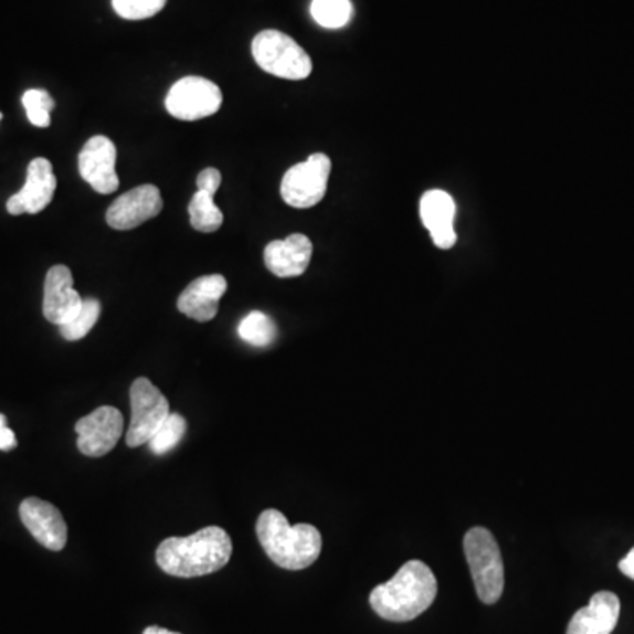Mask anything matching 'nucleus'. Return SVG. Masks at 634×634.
<instances>
[{
  "instance_id": "obj_15",
  "label": "nucleus",
  "mask_w": 634,
  "mask_h": 634,
  "mask_svg": "<svg viewBox=\"0 0 634 634\" xmlns=\"http://www.w3.org/2000/svg\"><path fill=\"white\" fill-rule=\"evenodd\" d=\"M226 289L228 281L224 275H204L194 278L179 296L177 307L183 316L191 317L194 321H212L213 317L218 316L219 302Z\"/></svg>"
},
{
  "instance_id": "obj_16",
  "label": "nucleus",
  "mask_w": 634,
  "mask_h": 634,
  "mask_svg": "<svg viewBox=\"0 0 634 634\" xmlns=\"http://www.w3.org/2000/svg\"><path fill=\"white\" fill-rule=\"evenodd\" d=\"M313 242L305 235H292L274 240L265 247V265L281 278L300 277L313 260Z\"/></svg>"
},
{
  "instance_id": "obj_2",
  "label": "nucleus",
  "mask_w": 634,
  "mask_h": 634,
  "mask_svg": "<svg viewBox=\"0 0 634 634\" xmlns=\"http://www.w3.org/2000/svg\"><path fill=\"white\" fill-rule=\"evenodd\" d=\"M437 598V578L422 561L405 562L395 577L370 592V606L390 622H409L431 609Z\"/></svg>"
},
{
  "instance_id": "obj_22",
  "label": "nucleus",
  "mask_w": 634,
  "mask_h": 634,
  "mask_svg": "<svg viewBox=\"0 0 634 634\" xmlns=\"http://www.w3.org/2000/svg\"><path fill=\"white\" fill-rule=\"evenodd\" d=\"M186 432H188L186 418L182 414L171 413L168 420L159 426V431L154 434L152 440L148 441V447L154 455H166L175 446H179Z\"/></svg>"
},
{
  "instance_id": "obj_17",
  "label": "nucleus",
  "mask_w": 634,
  "mask_h": 634,
  "mask_svg": "<svg viewBox=\"0 0 634 634\" xmlns=\"http://www.w3.org/2000/svg\"><path fill=\"white\" fill-rule=\"evenodd\" d=\"M456 204L446 191L425 192L420 201V215L426 230L431 231L435 247L452 249L456 244L455 222Z\"/></svg>"
},
{
  "instance_id": "obj_4",
  "label": "nucleus",
  "mask_w": 634,
  "mask_h": 634,
  "mask_svg": "<svg viewBox=\"0 0 634 634\" xmlns=\"http://www.w3.org/2000/svg\"><path fill=\"white\" fill-rule=\"evenodd\" d=\"M464 552L479 601L496 604L505 592V562L490 530L473 527L464 536Z\"/></svg>"
},
{
  "instance_id": "obj_23",
  "label": "nucleus",
  "mask_w": 634,
  "mask_h": 634,
  "mask_svg": "<svg viewBox=\"0 0 634 634\" xmlns=\"http://www.w3.org/2000/svg\"><path fill=\"white\" fill-rule=\"evenodd\" d=\"M101 317V304L96 298H88V300H83L82 309L76 316L71 319L70 323L59 326L62 337L70 342H76V340H82L83 337H87L88 331L94 328Z\"/></svg>"
},
{
  "instance_id": "obj_19",
  "label": "nucleus",
  "mask_w": 634,
  "mask_h": 634,
  "mask_svg": "<svg viewBox=\"0 0 634 634\" xmlns=\"http://www.w3.org/2000/svg\"><path fill=\"white\" fill-rule=\"evenodd\" d=\"M213 196L210 192L196 191L192 196L191 203H189V218H191V226L201 233H213L222 226L224 215L219 209Z\"/></svg>"
},
{
  "instance_id": "obj_29",
  "label": "nucleus",
  "mask_w": 634,
  "mask_h": 634,
  "mask_svg": "<svg viewBox=\"0 0 634 634\" xmlns=\"http://www.w3.org/2000/svg\"><path fill=\"white\" fill-rule=\"evenodd\" d=\"M144 634H180V633H173V631L162 630V627L159 626H150L144 631Z\"/></svg>"
},
{
  "instance_id": "obj_27",
  "label": "nucleus",
  "mask_w": 634,
  "mask_h": 634,
  "mask_svg": "<svg viewBox=\"0 0 634 634\" xmlns=\"http://www.w3.org/2000/svg\"><path fill=\"white\" fill-rule=\"evenodd\" d=\"M17 435H14V432L8 429V426H2V429H0V450H2V452H9V450L17 447Z\"/></svg>"
},
{
  "instance_id": "obj_5",
  "label": "nucleus",
  "mask_w": 634,
  "mask_h": 634,
  "mask_svg": "<svg viewBox=\"0 0 634 634\" xmlns=\"http://www.w3.org/2000/svg\"><path fill=\"white\" fill-rule=\"evenodd\" d=\"M253 57L261 70L277 78L305 80L313 73L309 53L284 32H260L253 41Z\"/></svg>"
},
{
  "instance_id": "obj_3",
  "label": "nucleus",
  "mask_w": 634,
  "mask_h": 634,
  "mask_svg": "<svg viewBox=\"0 0 634 634\" xmlns=\"http://www.w3.org/2000/svg\"><path fill=\"white\" fill-rule=\"evenodd\" d=\"M256 535L270 561L278 568L300 571L309 568L321 553V532L310 524L289 526L278 509H265L256 521Z\"/></svg>"
},
{
  "instance_id": "obj_31",
  "label": "nucleus",
  "mask_w": 634,
  "mask_h": 634,
  "mask_svg": "<svg viewBox=\"0 0 634 634\" xmlns=\"http://www.w3.org/2000/svg\"><path fill=\"white\" fill-rule=\"evenodd\" d=\"M0 120H2V114H0Z\"/></svg>"
},
{
  "instance_id": "obj_28",
  "label": "nucleus",
  "mask_w": 634,
  "mask_h": 634,
  "mask_svg": "<svg viewBox=\"0 0 634 634\" xmlns=\"http://www.w3.org/2000/svg\"><path fill=\"white\" fill-rule=\"evenodd\" d=\"M619 570L626 574L627 578H631V580H634V548L622 559Z\"/></svg>"
},
{
  "instance_id": "obj_21",
  "label": "nucleus",
  "mask_w": 634,
  "mask_h": 634,
  "mask_svg": "<svg viewBox=\"0 0 634 634\" xmlns=\"http://www.w3.org/2000/svg\"><path fill=\"white\" fill-rule=\"evenodd\" d=\"M310 14L325 29H342L351 22V0H313Z\"/></svg>"
},
{
  "instance_id": "obj_10",
  "label": "nucleus",
  "mask_w": 634,
  "mask_h": 634,
  "mask_svg": "<svg viewBox=\"0 0 634 634\" xmlns=\"http://www.w3.org/2000/svg\"><path fill=\"white\" fill-rule=\"evenodd\" d=\"M117 148L106 136H94L88 139L78 156V170L82 179L99 194H112L117 191Z\"/></svg>"
},
{
  "instance_id": "obj_30",
  "label": "nucleus",
  "mask_w": 634,
  "mask_h": 634,
  "mask_svg": "<svg viewBox=\"0 0 634 634\" xmlns=\"http://www.w3.org/2000/svg\"><path fill=\"white\" fill-rule=\"evenodd\" d=\"M6 423H8V420H6L4 414H0V429H2V426H8Z\"/></svg>"
},
{
  "instance_id": "obj_8",
  "label": "nucleus",
  "mask_w": 634,
  "mask_h": 634,
  "mask_svg": "<svg viewBox=\"0 0 634 634\" xmlns=\"http://www.w3.org/2000/svg\"><path fill=\"white\" fill-rule=\"evenodd\" d=\"M165 105L171 117L192 123L218 114L222 105V92L210 80L186 76L170 88Z\"/></svg>"
},
{
  "instance_id": "obj_14",
  "label": "nucleus",
  "mask_w": 634,
  "mask_h": 634,
  "mask_svg": "<svg viewBox=\"0 0 634 634\" xmlns=\"http://www.w3.org/2000/svg\"><path fill=\"white\" fill-rule=\"evenodd\" d=\"M73 284L67 266L55 265L49 270L44 278L43 314L52 325L70 323L82 309L83 298Z\"/></svg>"
},
{
  "instance_id": "obj_6",
  "label": "nucleus",
  "mask_w": 634,
  "mask_h": 634,
  "mask_svg": "<svg viewBox=\"0 0 634 634\" xmlns=\"http://www.w3.org/2000/svg\"><path fill=\"white\" fill-rule=\"evenodd\" d=\"M130 397V425L126 434L129 447L148 444L159 426L170 416V402L162 395L159 388L147 378H138L133 382Z\"/></svg>"
},
{
  "instance_id": "obj_24",
  "label": "nucleus",
  "mask_w": 634,
  "mask_h": 634,
  "mask_svg": "<svg viewBox=\"0 0 634 634\" xmlns=\"http://www.w3.org/2000/svg\"><path fill=\"white\" fill-rule=\"evenodd\" d=\"M22 103L25 106L27 118L31 120L32 126H50V123H52L50 112L55 108V101H53L49 92L41 91V88H31V91H27L23 94Z\"/></svg>"
},
{
  "instance_id": "obj_20",
  "label": "nucleus",
  "mask_w": 634,
  "mask_h": 634,
  "mask_svg": "<svg viewBox=\"0 0 634 634\" xmlns=\"http://www.w3.org/2000/svg\"><path fill=\"white\" fill-rule=\"evenodd\" d=\"M239 335L240 339L245 340L251 346L266 348L277 337V326H275L272 317L266 316L265 313H260V310H254L240 323Z\"/></svg>"
},
{
  "instance_id": "obj_7",
  "label": "nucleus",
  "mask_w": 634,
  "mask_h": 634,
  "mask_svg": "<svg viewBox=\"0 0 634 634\" xmlns=\"http://www.w3.org/2000/svg\"><path fill=\"white\" fill-rule=\"evenodd\" d=\"M330 173V157L313 154L307 161L286 171L281 182V196L293 209H313L325 198Z\"/></svg>"
},
{
  "instance_id": "obj_12",
  "label": "nucleus",
  "mask_w": 634,
  "mask_h": 634,
  "mask_svg": "<svg viewBox=\"0 0 634 634\" xmlns=\"http://www.w3.org/2000/svg\"><path fill=\"white\" fill-rule=\"evenodd\" d=\"M57 189V179L53 175V166L49 159L38 157L27 168V180L22 191L11 196L6 209L11 215L43 212L52 203L53 194Z\"/></svg>"
},
{
  "instance_id": "obj_9",
  "label": "nucleus",
  "mask_w": 634,
  "mask_h": 634,
  "mask_svg": "<svg viewBox=\"0 0 634 634\" xmlns=\"http://www.w3.org/2000/svg\"><path fill=\"white\" fill-rule=\"evenodd\" d=\"M78 434V450L85 456H105L117 446L124 434V416L117 408L103 405L82 418L74 426Z\"/></svg>"
},
{
  "instance_id": "obj_26",
  "label": "nucleus",
  "mask_w": 634,
  "mask_h": 634,
  "mask_svg": "<svg viewBox=\"0 0 634 634\" xmlns=\"http://www.w3.org/2000/svg\"><path fill=\"white\" fill-rule=\"evenodd\" d=\"M222 175L215 168H207L198 175V191L210 192L215 194L221 188Z\"/></svg>"
},
{
  "instance_id": "obj_1",
  "label": "nucleus",
  "mask_w": 634,
  "mask_h": 634,
  "mask_svg": "<svg viewBox=\"0 0 634 634\" xmlns=\"http://www.w3.org/2000/svg\"><path fill=\"white\" fill-rule=\"evenodd\" d=\"M233 543L221 527H204L186 538H168L156 552L157 566L179 578L218 573L230 562Z\"/></svg>"
},
{
  "instance_id": "obj_11",
  "label": "nucleus",
  "mask_w": 634,
  "mask_h": 634,
  "mask_svg": "<svg viewBox=\"0 0 634 634\" xmlns=\"http://www.w3.org/2000/svg\"><path fill=\"white\" fill-rule=\"evenodd\" d=\"M161 210V191L152 183H145L120 196L106 212V222L114 230H135L150 219L157 218Z\"/></svg>"
},
{
  "instance_id": "obj_18",
  "label": "nucleus",
  "mask_w": 634,
  "mask_h": 634,
  "mask_svg": "<svg viewBox=\"0 0 634 634\" xmlns=\"http://www.w3.org/2000/svg\"><path fill=\"white\" fill-rule=\"evenodd\" d=\"M621 617V600L613 592H595L585 609L578 610L566 634H612Z\"/></svg>"
},
{
  "instance_id": "obj_13",
  "label": "nucleus",
  "mask_w": 634,
  "mask_h": 634,
  "mask_svg": "<svg viewBox=\"0 0 634 634\" xmlns=\"http://www.w3.org/2000/svg\"><path fill=\"white\" fill-rule=\"evenodd\" d=\"M20 518L38 543L52 552L64 550L67 526L59 508L38 497H29L20 505Z\"/></svg>"
},
{
  "instance_id": "obj_25",
  "label": "nucleus",
  "mask_w": 634,
  "mask_h": 634,
  "mask_svg": "<svg viewBox=\"0 0 634 634\" xmlns=\"http://www.w3.org/2000/svg\"><path fill=\"white\" fill-rule=\"evenodd\" d=\"M168 0H112L115 13L126 20H147L161 13Z\"/></svg>"
}]
</instances>
